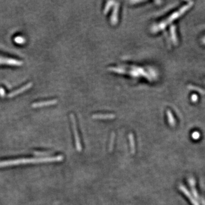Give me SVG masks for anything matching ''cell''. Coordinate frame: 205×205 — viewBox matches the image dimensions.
Instances as JSON below:
<instances>
[{"label": "cell", "mask_w": 205, "mask_h": 205, "mask_svg": "<svg viewBox=\"0 0 205 205\" xmlns=\"http://www.w3.org/2000/svg\"><path fill=\"white\" fill-rule=\"evenodd\" d=\"M115 134L114 132H112L111 136V139H110V141L109 144V151L111 152L113 149V146L115 143Z\"/></svg>", "instance_id": "8"}, {"label": "cell", "mask_w": 205, "mask_h": 205, "mask_svg": "<svg viewBox=\"0 0 205 205\" xmlns=\"http://www.w3.org/2000/svg\"><path fill=\"white\" fill-rule=\"evenodd\" d=\"M64 157L62 155H59L55 157H47L42 158H20L13 160L0 161V168L8 166L18 165L20 164H35L41 163H50V162H59L63 160Z\"/></svg>", "instance_id": "1"}, {"label": "cell", "mask_w": 205, "mask_h": 205, "mask_svg": "<svg viewBox=\"0 0 205 205\" xmlns=\"http://www.w3.org/2000/svg\"><path fill=\"white\" fill-rule=\"evenodd\" d=\"M179 189L186 195V197L189 198V199L193 205H199V203L198 202V201L196 200V199H195L194 197L191 194V193L186 188L184 185L180 184L179 186Z\"/></svg>", "instance_id": "3"}, {"label": "cell", "mask_w": 205, "mask_h": 205, "mask_svg": "<svg viewBox=\"0 0 205 205\" xmlns=\"http://www.w3.org/2000/svg\"><path fill=\"white\" fill-rule=\"evenodd\" d=\"M167 116H168V122L169 124L171 126H174L175 125V120H174V117L172 114V113L170 112L169 111H167Z\"/></svg>", "instance_id": "9"}, {"label": "cell", "mask_w": 205, "mask_h": 205, "mask_svg": "<svg viewBox=\"0 0 205 205\" xmlns=\"http://www.w3.org/2000/svg\"><path fill=\"white\" fill-rule=\"evenodd\" d=\"M31 86H32V83H28V84H27L23 86V87H22L20 88L17 89V90H15V91H13V92H11L10 93H9V94L8 95V97L11 98V97H13V96H16V95H17L20 94V93H22V92H24L25 91H26V90L29 89L31 87Z\"/></svg>", "instance_id": "4"}, {"label": "cell", "mask_w": 205, "mask_h": 205, "mask_svg": "<svg viewBox=\"0 0 205 205\" xmlns=\"http://www.w3.org/2000/svg\"><path fill=\"white\" fill-rule=\"evenodd\" d=\"M115 115L112 114L106 115H95L93 116V118L96 119H112L115 117Z\"/></svg>", "instance_id": "7"}, {"label": "cell", "mask_w": 205, "mask_h": 205, "mask_svg": "<svg viewBox=\"0 0 205 205\" xmlns=\"http://www.w3.org/2000/svg\"><path fill=\"white\" fill-rule=\"evenodd\" d=\"M128 137H129V140L131 153L134 154L136 152V147H135V141H134V139L133 133H129Z\"/></svg>", "instance_id": "6"}, {"label": "cell", "mask_w": 205, "mask_h": 205, "mask_svg": "<svg viewBox=\"0 0 205 205\" xmlns=\"http://www.w3.org/2000/svg\"><path fill=\"white\" fill-rule=\"evenodd\" d=\"M192 137L193 138L195 139V140H197L199 138V133L197 132H195L194 133H193V135H192Z\"/></svg>", "instance_id": "11"}, {"label": "cell", "mask_w": 205, "mask_h": 205, "mask_svg": "<svg viewBox=\"0 0 205 205\" xmlns=\"http://www.w3.org/2000/svg\"><path fill=\"white\" fill-rule=\"evenodd\" d=\"M34 154L37 156H48L49 155L50 153L48 152H38V151H35L34 152Z\"/></svg>", "instance_id": "10"}, {"label": "cell", "mask_w": 205, "mask_h": 205, "mask_svg": "<svg viewBox=\"0 0 205 205\" xmlns=\"http://www.w3.org/2000/svg\"><path fill=\"white\" fill-rule=\"evenodd\" d=\"M71 117V120L72 125V129L74 131V137H75V145H76V149L78 152H81L82 149V144L81 143V140L80 137L79 136L78 131L77 129V126H76V123L75 116L73 114H71L70 115Z\"/></svg>", "instance_id": "2"}, {"label": "cell", "mask_w": 205, "mask_h": 205, "mask_svg": "<svg viewBox=\"0 0 205 205\" xmlns=\"http://www.w3.org/2000/svg\"><path fill=\"white\" fill-rule=\"evenodd\" d=\"M201 203L202 204V205H205V199H204V198H202V200L201 201Z\"/></svg>", "instance_id": "12"}, {"label": "cell", "mask_w": 205, "mask_h": 205, "mask_svg": "<svg viewBox=\"0 0 205 205\" xmlns=\"http://www.w3.org/2000/svg\"><path fill=\"white\" fill-rule=\"evenodd\" d=\"M57 100H47V101H43V102H35L33 104V107L34 108L37 107H42L45 106H48L55 104L57 103Z\"/></svg>", "instance_id": "5"}]
</instances>
